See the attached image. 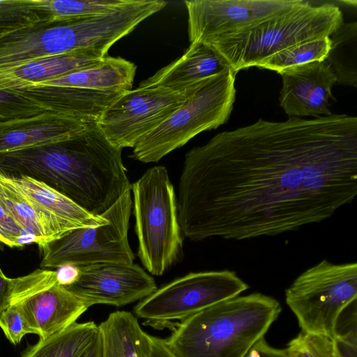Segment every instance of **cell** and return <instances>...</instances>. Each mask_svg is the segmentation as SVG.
<instances>
[{
	"mask_svg": "<svg viewBox=\"0 0 357 357\" xmlns=\"http://www.w3.org/2000/svg\"><path fill=\"white\" fill-rule=\"evenodd\" d=\"M182 233L194 241L275 236L322 222L357 194V117L259 119L185 155Z\"/></svg>",
	"mask_w": 357,
	"mask_h": 357,
	"instance_id": "cell-1",
	"label": "cell"
},
{
	"mask_svg": "<svg viewBox=\"0 0 357 357\" xmlns=\"http://www.w3.org/2000/svg\"><path fill=\"white\" fill-rule=\"evenodd\" d=\"M281 310L271 296H238L180 322L165 342L174 357H245Z\"/></svg>",
	"mask_w": 357,
	"mask_h": 357,
	"instance_id": "cell-2",
	"label": "cell"
},
{
	"mask_svg": "<svg viewBox=\"0 0 357 357\" xmlns=\"http://www.w3.org/2000/svg\"><path fill=\"white\" fill-rule=\"evenodd\" d=\"M344 24L342 12L333 4L313 6L300 0L294 6L219 38L208 45L237 73L289 47L331 37Z\"/></svg>",
	"mask_w": 357,
	"mask_h": 357,
	"instance_id": "cell-3",
	"label": "cell"
},
{
	"mask_svg": "<svg viewBox=\"0 0 357 357\" xmlns=\"http://www.w3.org/2000/svg\"><path fill=\"white\" fill-rule=\"evenodd\" d=\"M131 190L137 255L151 274L161 275L179 259L183 249L177 198L166 167L149 168Z\"/></svg>",
	"mask_w": 357,
	"mask_h": 357,
	"instance_id": "cell-4",
	"label": "cell"
},
{
	"mask_svg": "<svg viewBox=\"0 0 357 357\" xmlns=\"http://www.w3.org/2000/svg\"><path fill=\"white\" fill-rule=\"evenodd\" d=\"M236 75L228 68L199 83L176 111L136 144L130 157L158 162L200 132L225 123L236 99Z\"/></svg>",
	"mask_w": 357,
	"mask_h": 357,
	"instance_id": "cell-5",
	"label": "cell"
},
{
	"mask_svg": "<svg viewBox=\"0 0 357 357\" xmlns=\"http://www.w3.org/2000/svg\"><path fill=\"white\" fill-rule=\"evenodd\" d=\"M356 297V262L336 264L323 259L285 290L286 303L302 331L333 339L340 314Z\"/></svg>",
	"mask_w": 357,
	"mask_h": 357,
	"instance_id": "cell-6",
	"label": "cell"
},
{
	"mask_svg": "<svg viewBox=\"0 0 357 357\" xmlns=\"http://www.w3.org/2000/svg\"><path fill=\"white\" fill-rule=\"evenodd\" d=\"M249 288L230 270L190 273L157 289L135 307L136 317L155 328L172 330L190 317Z\"/></svg>",
	"mask_w": 357,
	"mask_h": 357,
	"instance_id": "cell-7",
	"label": "cell"
},
{
	"mask_svg": "<svg viewBox=\"0 0 357 357\" xmlns=\"http://www.w3.org/2000/svg\"><path fill=\"white\" fill-rule=\"evenodd\" d=\"M132 206L131 190H128L101 215L107 220L106 224L75 229L39 245L40 268L132 264L135 256L128 239Z\"/></svg>",
	"mask_w": 357,
	"mask_h": 357,
	"instance_id": "cell-8",
	"label": "cell"
},
{
	"mask_svg": "<svg viewBox=\"0 0 357 357\" xmlns=\"http://www.w3.org/2000/svg\"><path fill=\"white\" fill-rule=\"evenodd\" d=\"M197 85L185 92L160 86L125 91L105 109L97 124L114 146L134 148L176 111Z\"/></svg>",
	"mask_w": 357,
	"mask_h": 357,
	"instance_id": "cell-9",
	"label": "cell"
},
{
	"mask_svg": "<svg viewBox=\"0 0 357 357\" xmlns=\"http://www.w3.org/2000/svg\"><path fill=\"white\" fill-rule=\"evenodd\" d=\"M9 302L25 311L40 339L75 324L89 308L58 282L56 271L45 268L10 278Z\"/></svg>",
	"mask_w": 357,
	"mask_h": 357,
	"instance_id": "cell-10",
	"label": "cell"
},
{
	"mask_svg": "<svg viewBox=\"0 0 357 357\" xmlns=\"http://www.w3.org/2000/svg\"><path fill=\"white\" fill-rule=\"evenodd\" d=\"M300 0L185 1L190 43L209 44L278 12Z\"/></svg>",
	"mask_w": 357,
	"mask_h": 357,
	"instance_id": "cell-11",
	"label": "cell"
},
{
	"mask_svg": "<svg viewBox=\"0 0 357 357\" xmlns=\"http://www.w3.org/2000/svg\"><path fill=\"white\" fill-rule=\"evenodd\" d=\"M78 268L77 280L65 287L88 307L96 304L121 307L141 301L158 289L154 279L133 263L105 262Z\"/></svg>",
	"mask_w": 357,
	"mask_h": 357,
	"instance_id": "cell-12",
	"label": "cell"
},
{
	"mask_svg": "<svg viewBox=\"0 0 357 357\" xmlns=\"http://www.w3.org/2000/svg\"><path fill=\"white\" fill-rule=\"evenodd\" d=\"M228 68L231 67L227 61L211 45L191 43L181 57L141 82L139 86L185 92Z\"/></svg>",
	"mask_w": 357,
	"mask_h": 357,
	"instance_id": "cell-13",
	"label": "cell"
},
{
	"mask_svg": "<svg viewBox=\"0 0 357 357\" xmlns=\"http://www.w3.org/2000/svg\"><path fill=\"white\" fill-rule=\"evenodd\" d=\"M0 178L38 209L71 225L75 228L105 225L107 220L92 215L48 185L24 175L0 172Z\"/></svg>",
	"mask_w": 357,
	"mask_h": 357,
	"instance_id": "cell-14",
	"label": "cell"
},
{
	"mask_svg": "<svg viewBox=\"0 0 357 357\" xmlns=\"http://www.w3.org/2000/svg\"><path fill=\"white\" fill-rule=\"evenodd\" d=\"M136 70L137 66L131 61L106 56L93 66L36 84L125 92L132 89Z\"/></svg>",
	"mask_w": 357,
	"mask_h": 357,
	"instance_id": "cell-15",
	"label": "cell"
},
{
	"mask_svg": "<svg viewBox=\"0 0 357 357\" xmlns=\"http://www.w3.org/2000/svg\"><path fill=\"white\" fill-rule=\"evenodd\" d=\"M104 54L94 50H80L54 55L0 70V84L24 86L54 79L100 62Z\"/></svg>",
	"mask_w": 357,
	"mask_h": 357,
	"instance_id": "cell-16",
	"label": "cell"
},
{
	"mask_svg": "<svg viewBox=\"0 0 357 357\" xmlns=\"http://www.w3.org/2000/svg\"><path fill=\"white\" fill-rule=\"evenodd\" d=\"M0 206L38 246L71 230V225L43 212L0 178Z\"/></svg>",
	"mask_w": 357,
	"mask_h": 357,
	"instance_id": "cell-17",
	"label": "cell"
},
{
	"mask_svg": "<svg viewBox=\"0 0 357 357\" xmlns=\"http://www.w3.org/2000/svg\"><path fill=\"white\" fill-rule=\"evenodd\" d=\"M98 327L101 357H149L150 335L131 312H112Z\"/></svg>",
	"mask_w": 357,
	"mask_h": 357,
	"instance_id": "cell-18",
	"label": "cell"
},
{
	"mask_svg": "<svg viewBox=\"0 0 357 357\" xmlns=\"http://www.w3.org/2000/svg\"><path fill=\"white\" fill-rule=\"evenodd\" d=\"M329 66L324 60L289 68L279 73L282 80L280 105L288 116H305L307 100Z\"/></svg>",
	"mask_w": 357,
	"mask_h": 357,
	"instance_id": "cell-19",
	"label": "cell"
},
{
	"mask_svg": "<svg viewBox=\"0 0 357 357\" xmlns=\"http://www.w3.org/2000/svg\"><path fill=\"white\" fill-rule=\"evenodd\" d=\"M100 333L93 321L77 323L29 345L20 357H80Z\"/></svg>",
	"mask_w": 357,
	"mask_h": 357,
	"instance_id": "cell-20",
	"label": "cell"
},
{
	"mask_svg": "<svg viewBox=\"0 0 357 357\" xmlns=\"http://www.w3.org/2000/svg\"><path fill=\"white\" fill-rule=\"evenodd\" d=\"M356 22L343 24L331 37V45L326 61L337 76V82L356 87Z\"/></svg>",
	"mask_w": 357,
	"mask_h": 357,
	"instance_id": "cell-21",
	"label": "cell"
},
{
	"mask_svg": "<svg viewBox=\"0 0 357 357\" xmlns=\"http://www.w3.org/2000/svg\"><path fill=\"white\" fill-rule=\"evenodd\" d=\"M331 45L330 37L300 43L273 54L257 67L279 73L289 68L324 61L329 53Z\"/></svg>",
	"mask_w": 357,
	"mask_h": 357,
	"instance_id": "cell-22",
	"label": "cell"
},
{
	"mask_svg": "<svg viewBox=\"0 0 357 357\" xmlns=\"http://www.w3.org/2000/svg\"><path fill=\"white\" fill-rule=\"evenodd\" d=\"M129 0H56L50 3L59 20L110 13Z\"/></svg>",
	"mask_w": 357,
	"mask_h": 357,
	"instance_id": "cell-23",
	"label": "cell"
},
{
	"mask_svg": "<svg viewBox=\"0 0 357 357\" xmlns=\"http://www.w3.org/2000/svg\"><path fill=\"white\" fill-rule=\"evenodd\" d=\"M286 349L291 357H335L333 338L302 331Z\"/></svg>",
	"mask_w": 357,
	"mask_h": 357,
	"instance_id": "cell-24",
	"label": "cell"
},
{
	"mask_svg": "<svg viewBox=\"0 0 357 357\" xmlns=\"http://www.w3.org/2000/svg\"><path fill=\"white\" fill-rule=\"evenodd\" d=\"M0 328L8 340L14 345L27 334H35L28 315L17 303L9 302L0 313Z\"/></svg>",
	"mask_w": 357,
	"mask_h": 357,
	"instance_id": "cell-25",
	"label": "cell"
},
{
	"mask_svg": "<svg viewBox=\"0 0 357 357\" xmlns=\"http://www.w3.org/2000/svg\"><path fill=\"white\" fill-rule=\"evenodd\" d=\"M337 82V76L329 66L322 75L307 100L305 116L317 118L332 114L328 107L329 100L332 96V87Z\"/></svg>",
	"mask_w": 357,
	"mask_h": 357,
	"instance_id": "cell-26",
	"label": "cell"
},
{
	"mask_svg": "<svg viewBox=\"0 0 357 357\" xmlns=\"http://www.w3.org/2000/svg\"><path fill=\"white\" fill-rule=\"evenodd\" d=\"M0 242L10 248H21L31 238L0 206Z\"/></svg>",
	"mask_w": 357,
	"mask_h": 357,
	"instance_id": "cell-27",
	"label": "cell"
},
{
	"mask_svg": "<svg viewBox=\"0 0 357 357\" xmlns=\"http://www.w3.org/2000/svg\"><path fill=\"white\" fill-rule=\"evenodd\" d=\"M335 357H357V333L333 338Z\"/></svg>",
	"mask_w": 357,
	"mask_h": 357,
	"instance_id": "cell-28",
	"label": "cell"
},
{
	"mask_svg": "<svg viewBox=\"0 0 357 357\" xmlns=\"http://www.w3.org/2000/svg\"><path fill=\"white\" fill-rule=\"evenodd\" d=\"M245 357H291L287 349H277L269 345L264 337L258 340Z\"/></svg>",
	"mask_w": 357,
	"mask_h": 357,
	"instance_id": "cell-29",
	"label": "cell"
},
{
	"mask_svg": "<svg viewBox=\"0 0 357 357\" xmlns=\"http://www.w3.org/2000/svg\"><path fill=\"white\" fill-rule=\"evenodd\" d=\"M58 282L64 287L73 284L79 276V268L73 265H66L56 271Z\"/></svg>",
	"mask_w": 357,
	"mask_h": 357,
	"instance_id": "cell-30",
	"label": "cell"
},
{
	"mask_svg": "<svg viewBox=\"0 0 357 357\" xmlns=\"http://www.w3.org/2000/svg\"><path fill=\"white\" fill-rule=\"evenodd\" d=\"M149 357H174L165 340L150 335Z\"/></svg>",
	"mask_w": 357,
	"mask_h": 357,
	"instance_id": "cell-31",
	"label": "cell"
},
{
	"mask_svg": "<svg viewBox=\"0 0 357 357\" xmlns=\"http://www.w3.org/2000/svg\"><path fill=\"white\" fill-rule=\"evenodd\" d=\"M10 296V278H8L0 266V313L9 304Z\"/></svg>",
	"mask_w": 357,
	"mask_h": 357,
	"instance_id": "cell-32",
	"label": "cell"
},
{
	"mask_svg": "<svg viewBox=\"0 0 357 357\" xmlns=\"http://www.w3.org/2000/svg\"><path fill=\"white\" fill-rule=\"evenodd\" d=\"M100 331V330H99ZM102 356V342L99 333L98 337L86 349L80 357H101Z\"/></svg>",
	"mask_w": 357,
	"mask_h": 357,
	"instance_id": "cell-33",
	"label": "cell"
},
{
	"mask_svg": "<svg viewBox=\"0 0 357 357\" xmlns=\"http://www.w3.org/2000/svg\"><path fill=\"white\" fill-rule=\"evenodd\" d=\"M3 244L0 242V254H1V252L3 250Z\"/></svg>",
	"mask_w": 357,
	"mask_h": 357,
	"instance_id": "cell-34",
	"label": "cell"
},
{
	"mask_svg": "<svg viewBox=\"0 0 357 357\" xmlns=\"http://www.w3.org/2000/svg\"><path fill=\"white\" fill-rule=\"evenodd\" d=\"M2 3H3V1H0V4Z\"/></svg>",
	"mask_w": 357,
	"mask_h": 357,
	"instance_id": "cell-35",
	"label": "cell"
}]
</instances>
